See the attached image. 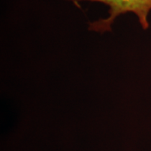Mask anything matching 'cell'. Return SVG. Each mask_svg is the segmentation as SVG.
<instances>
[{
  "label": "cell",
  "instance_id": "1",
  "mask_svg": "<svg viewBox=\"0 0 151 151\" xmlns=\"http://www.w3.org/2000/svg\"><path fill=\"white\" fill-rule=\"evenodd\" d=\"M70 1H90L101 2L109 6V17L90 23L89 29L104 32L110 31L111 25L117 17L127 12L134 13L139 17V22L144 29H148L149 23L147 17L151 10V0H70Z\"/></svg>",
  "mask_w": 151,
  "mask_h": 151
}]
</instances>
